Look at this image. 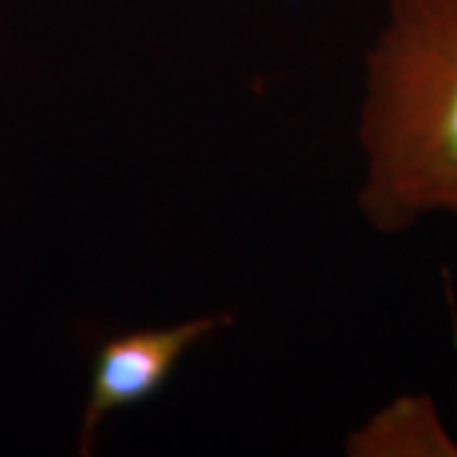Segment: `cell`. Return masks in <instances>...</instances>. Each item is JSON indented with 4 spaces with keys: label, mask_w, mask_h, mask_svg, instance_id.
Wrapping results in <instances>:
<instances>
[{
    "label": "cell",
    "mask_w": 457,
    "mask_h": 457,
    "mask_svg": "<svg viewBox=\"0 0 457 457\" xmlns=\"http://www.w3.org/2000/svg\"><path fill=\"white\" fill-rule=\"evenodd\" d=\"M359 209L381 234L457 219V0H386L366 54Z\"/></svg>",
    "instance_id": "obj_1"
},
{
    "label": "cell",
    "mask_w": 457,
    "mask_h": 457,
    "mask_svg": "<svg viewBox=\"0 0 457 457\" xmlns=\"http://www.w3.org/2000/svg\"><path fill=\"white\" fill-rule=\"evenodd\" d=\"M228 323L231 315L213 312L176 326L128 330L102 343L84 402L77 453L89 455L95 450L99 429L112 411L137 407L155 396L168 384L180 359L196 343L206 341Z\"/></svg>",
    "instance_id": "obj_2"
}]
</instances>
